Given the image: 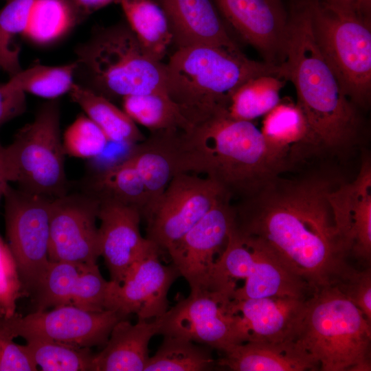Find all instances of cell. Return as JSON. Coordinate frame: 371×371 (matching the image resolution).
<instances>
[{
    "instance_id": "6",
    "label": "cell",
    "mask_w": 371,
    "mask_h": 371,
    "mask_svg": "<svg viewBox=\"0 0 371 371\" xmlns=\"http://www.w3.org/2000/svg\"><path fill=\"white\" fill-rule=\"evenodd\" d=\"M297 343L322 371H370L371 324L336 286L308 299Z\"/></svg>"
},
{
    "instance_id": "42",
    "label": "cell",
    "mask_w": 371,
    "mask_h": 371,
    "mask_svg": "<svg viewBox=\"0 0 371 371\" xmlns=\"http://www.w3.org/2000/svg\"><path fill=\"white\" fill-rule=\"evenodd\" d=\"M75 16L76 24L79 25L89 15L118 0H68Z\"/></svg>"
},
{
    "instance_id": "30",
    "label": "cell",
    "mask_w": 371,
    "mask_h": 371,
    "mask_svg": "<svg viewBox=\"0 0 371 371\" xmlns=\"http://www.w3.org/2000/svg\"><path fill=\"white\" fill-rule=\"evenodd\" d=\"M285 80L271 75L251 78L231 95L225 109L231 118L253 122L267 115L280 102V91Z\"/></svg>"
},
{
    "instance_id": "41",
    "label": "cell",
    "mask_w": 371,
    "mask_h": 371,
    "mask_svg": "<svg viewBox=\"0 0 371 371\" xmlns=\"http://www.w3.org/2000/svg\"><path fill=\"white\" fill-rule=\"evenodd\" d=\"M337 11L371 21V0H320Z\"/></svg>"
},
{
    "instance_id": "33",
    "label": "cell",
    "mask_w": 371,
    "mask_h": 371,
    "mask_svg": "<svg viewBox=\"0 0 371 371\" xmlns=\"http://www.w3.org/2000/svg\"><path fill=\"white\" fill-rule=\"evenodd\" d=\"M75 63L49 66L34 64L23 69L8 81L14 88L26 93L46 98L58 99L69 93L74 82Z\"/></svg>"
},
{
    "instance_id": "13",
    "label": "cell",
    "mask_w": 371,
    "mask_h": 371,
    "mask_svg": "<svg viewBox=\"0 0 371 371\" xmlns=\"http://www.w3.org/2000/svg\"><path fill=\"white\" fill-rule=\"evenodd\" d=\"M228 196L221 198L167 252L190 291L210 289L215 264L225 247L235 212Z\"/></svg>"
},
{
    "instance_id": "15",
    "label": "cell",
    "mask_w": 371,
    "mask_h": 371,
    "mask_svg": "<svg viewBox=\"0 0 371 371\" xmlns=\"http://www.w3.org/2000/svg\"><path fill=\"white\" fill-rule=\"evenodd\" d=\"M226 24L262 56L281 65L286 58L289 11L283 0H213Z\"/></svg>"
},
{
    "instance_id": "9",
    "label": "cell",
    "mask_w": 371,
    "mask_h": 371,
    "mask_svg": "<svg viewBox=\"0 0 371 371\" xmlns=\"http://www.w3.org/2000/svg\"><path fill=\"white\" fill-rule=\"evenodd\" d=\"M7 243L16 260L24 296L35 290L49 264V216L54 199L6 185Z\"/></svg>"
},
{
    "instance_id": "25",
    "label": "cell",
    "mask_w": 371,
    "mask_h": 371,
    "mask_svg": "<svg viewBox=\"0 0 371 371\" xmlns=\"http://www.w3.org/2000/svg\"><path fill=\"white\" fill-rule=\"evenodd\" d=\"M260 131L270 150L289 164L303 147H318L297 104L280 102L265 115Z\"/></svg>"
},
{
    "instance_id": "4",
    "label": "cell",
    "mask_w": 371,
    "mask_h": 371,
    "mask_svg": "<svg viewBox=\"0 0 371 371\" xmlns=\"http://www.w3.org/2000/svg\"><path fill=\"white\" fill-rule=\"evenodd\" d=\"M165 67L166 93L192 125L225 110L247 80L263 75L282 78L279 65L210 45L177 49Z\"/></svg>"
},
{
    "instance_id": "24",
    "label": "cell",
    "mask_w": 371,
    "mask_h": 371,
    "mask_svg": "<svg viewBox=\"0 0 371 371\" xmlns=\"http://www.w3.org/2000/svg\"><path fill=\"white\" fill-rule=\"evenodd\" d=\"M161 317L138 319L135 324L122 319L113 327L103 349L95 354L92 371H144L148 344L159 334Z\"/></svg>"
},
{
    "instance_id": "38",
    "label": "cell",
    "mask_w": 371,
    "mask_h": 371,
    "mask_svg": "<svg viewBox=\"0 0 371 371\" xmlns=\"http://www.w3.org/2000/svg\"><path fill=\"white\" fill-rule=\"evenodd\" d=\"M336 286L362 312L371 324V269L353 268Z\"/></svg>"
},
{
    "instance_id": "16",
    "label": "cell",
    "mask_w": 371,
    "mask_h": 371,
    "mask_svg": "<svg viewBox=\"0 0 371 371\" xmlns=\"http://www.w3.org/2000/svg\"><path fill=\"white\" fill-rule=\"evenodd\" d=\"M155 251L135 262L120 284L110 280L106 309L122 318L131 314L138 319L150 320L168 309V293L180 276L172 264L164 265Z\"/></svg>"
},
{
    "instance_id": "34",
    "label": "cell",
    "mask_w": 371,
    "mask_h": 371,
    "mask_svg": "<svg viewBox=\"0 0 371 371\" xmlns=\"http://www.w3.org/2000/svg\"><path fill=\"white\" fill-rule=\"evenodd\" d=\"M25 348L34 363L45 371H92L95 354L91 348L29 337Z\"/></svg>"
},
{
    "instance_id": "36",
    "label": "cell",
    "mask_w": 371,
    "mask_h": 371,
    "mask_svg": "<svg viewBox=\"0 0 371 371\" xmlns=\"http://www.w3.org/2000/svg\"><path fill=\"white\" fill-rule=\"evenodd\" d=\"M65 154L91 159L102 154L110 142L104 132L85 114L78 115L62 137Z\"/></svg>"
},
{
    "instance_id": "40",
    "label": "cell",
    "mask_w": 371,
    "mask_h": 371,
    "mask_svg": "<svg viewBox=\"0 0 371 371\" xmlns=\"http://www.w3.org/2000/svg\"><path fill=\"white\" fill-rule=\"evenodd\" d=\"M26 106L25 93L14 88L8 82L0 85V128L22 115Z\"/></svg>"
},
{
    "instance_id": "44",
    "label": "cell",
    "mask_w": 371,
    "mask_h": 371,
    "mask_svg": "<svg viewBox=\"0 0 371 371\" xmlns=\"http://www.w3.org/2000/svg\"><path fill=\"white\" fill-rule=\"evenodd\" d=\"M291 1H297V0H291Z\"/></svg>"
},
{
    "instance_id": "45",
    "label": "cell",
    "mask_w": 371,
    "mask_h": 371,
    "mask_svg": "<svg viewBox=\"0 0 371 371\" xmlns=\"http://www.w3.org/2000/svg\"><path fill=\"white\" fill-rule=\"evenodd\" d=\"M5 1H8V0H5Z\"/></svg>"
},
{
    "instance_id": "39",
    "label": "cell",
    "mask_w": 371,
    "mask_h": 371,
    "mask_svg": "<svg viewBox=\"0 0 371 371\" xmlns=\"http://www.w3.org/2000/svg\"><path fill=\"white\" fill-rule=\"evenodd\" d=\"M5 317L0 315V371H35L34 363L25 345L14 342Z\"/></svg>"
},
{
    "instance_id": "12",
    "label": "cell",
    "mask_w": 371,
    "mask_h": 371,
    "mask_svg": "<svg viewBox=\"0 0 371 371\" xmlns=\"http://www.w3.org/2000/svg\"><path fill=\"white\" fill-rule=\"evenodd\" d=\"M4 317L14 338L38 337L84 348L104 346L114 325L124 319L111 310L93 311L69 305Z\"/></svg>"
},
{
    "instance_id": "26",
    "label": "cell",
    "mask_w": 371,
    "mask_h": 371,
    "mask_svg": "<svg viewBox=\"0 0 371 371\" xmlns=\"http://www.w3.org/2000/svg\"><path fill=\"white\" fill-rule=\"evenodd\" d=\"M69 93L109 142L133 146L145 139L135 122L109 99L76 83Z\"/></svg>"
},
{
    "instance_id": "43",
    "label": "cell",
    "mask_w": 371,
    "mask_h": 371,
    "mask_svg": "<svg viewBox=\"0 0 371 371\" xmlns=\"http://www.w3.org/2000/svg\"><path fill=\"white\" fill-rule=\"evenodd\" d=\"M8 183L4 160V146L0 142V201Z\"/></svg>"
},
{
    "instance_id": "2",
    "label": "cell",
    "mask_w": 371,
    "mask_h": 371,
    "mask_svg": "<svg viewBox=\"0 0 371 371\" xmlns=\"http://www.w3.org/2000/svg\"><path fill=\"white\" fill-rule=\"evenodd\" d=\"M180 173L202 174L229 197L259 192L288 168L268 147L253 122L229 117L222 110L177 135Z\"/></svg>"
},
{
    "instance_id": "35",
    "label": "cell",
    "mask_w": 371,
    "mask_h": 371,
    "mask_svg": "<svg viewBox=\"0 0 371 371\" xmlns=\"http://www.w3.org/2000/svg\"><path fill=\"white\" fill-rule=\"evenodd\" d=\"M76 25L68 0H36L24 36L44 44L55 41Z\"/></svg>"
},
{
    "instance_id": "19",
    "label": "cell",
    "mask_w": 371,
    "mask_h": 371,
    "mask_svg": "<svg viewBox=\"0 0 371 371\" xmlns=\"http://www.w3.org/2000/svg\"><path fill=\"white\" fill-rule=\"evenodd\" d=\"M98 219L100 256L111 280L120 284L130 268L155 251L157 246L139 231L140 212L111 199H99Z\"/></svg>"
},
{
    "instance_id": "17",
    "label": "cell",
    "mask_w": 371,
    "mask_h": 371,
    "mask_svg": "<svg viewBox=\"0 0 371 371\" xmlns=\"http://www.w3.org/2000/svg\"><path fill=\"white\" fill-rule=\"evenodd\" d=\"M110 282L103 278L97 263L49 261L30 295L35 311L69 305L101 311L106 310Z\"/></svg>"
},
{
    "instance_id": "11",
    "label": "cell",
    "mask_w": 371,
    "mask_h": 371,
    "mask_svg": "<svg viewBox=\"0 0 371 371\" xmlns=\"http://www.w3.org/2000/svg\"><path fill=\"white\" fill-rule=\"evenodd\" d=\"M231 300V295L224 291H190L188 297L161 316L159 334L186 338L220 351L243 343L238 315L232 311Z\"/></svg>"
},
{
    "instance_id": "32",
    "label": "cell",
    "mask_w": 371,
    "mask_h": 371,
    "mask_svg": "<svg viewBox=\"0 0 371 371\" xmlns=\"http://www.w3.org/2000/svg\"><path fill=\"white\" fill-rule=\"evenodd\" d=\"M35 1L8 0L0 9V68L10 78L23 69L19 38L27 30Z\"/></svg>"
},
{
    "instance_id": "1",
    "label": "cell",
    "mask_w": 371,
    "mask_h": 371,
    "mask_svg": "<svg viewBox=\"0 0 371 371\" xmlns=\"http://www.w3.org/2000/svg\"><path fill=\"white\" fill-rule=\"evenodd\" d=\"M324 178L276 177L234 206L235 229L258 241L313 292L336 286L355 267L337 232Z\"/></svg>"
},
{
    "instance_id": "8",
    "label": "cell",
    "mask_w": 371,
    "mask_h": 371,
    "mask_svg": "<svg viewBox=\"0 0 371 371\" xmlns=\"http://www.w3.org/2000/svg\"><path fill=\"white\" fill-rule=\"evenodd\" d=\"M315 43L344 93L359 109L371 100V21L308 0Z\"/></svg>"
},
{
    "instance_id": "37",
    "label": "cell",
    "mask_w": 371,
    "mask_h": 371,
    "mask_svg": "<svg viewBox=\"0 0 371 371\" xmlns=\"http://www.w3.org/2000/svg\"><path fill=\"white\" fill-rule=\"evenodd\" d=\"M23 296L16 260L0 234V315L6 317L13 315L17 300Z\"/></svg>"
},
{
    "instance_id": "5",
    "label": "cell",
    "mask_w": 371,
    "mask_h": 371,
    "mask_svg": "<svg viewBox=\"0 0 371 371\" xmlns=\"http://www.w3.org/2000/svg\"><path fill=\"white\" fill-rule=\"evenodd\" d=\"M74 54L75 83L111 101L166 92L165 63L146 53L125 19L94 27Z\"/></svg>"
},
{
    "instance_id": "10",
    "label": "cell",
    "mask_w": 371,
    "mask_h": 371,
    "mask_svg": "<svg viewBox=\"0 0 371 371\" xmlns=\"http://www.w3.org/2000/svg\"><path fill=\"white\" fill-rule=\"evenodd\" d=\"M225 196L228 195L205 177L177 174L145 217L146 238L159 251H168Z\"/></svg>"
},
{
    "instance_id": "7",
    "label": "cell",
    "mask_w": 371,
    "mask_h": 371,
    "mask_svg": "<svg viewBox=\"0 0 371 371\" xmlns=\"http://www.w3.org/2000/svg\"><path fill=\"white\" fill-rule=\"evenodd\" d=\"M60 115L58 100H48L34 120L16 132L12 142L4 146L8 182L51 199L67 192Z\"/></svg>"
},
{
    "instance_id": "23",
    "label": "cell",
    "mask_w": 371,
    "mask_h": 371,
    "mask_svg": "<svg viewBox=\"0 0 371 371\" xmlns=\"http://www.w3.org/2000/svg\"><path fill=\"white\" fill-rule=\"evenodd\" d=\"M180 130L151 131L131 148L126 159L141 176L148 194L145 218L159 202L172 178L180 173L177 134Z\"/></svg>"
},
{
    "instance_id": "29",
    "label": "cell",
    "mask_w": 371,
    "mask_h": 371,
    "mask_svg": "<svg viewBox=\"0 0 371 371\" xmlns=\"http://www.w3.org/2000/svg\"><path fill=\"white\" fill-rule=\"evenodd\" d=\"M122 101L123 111L150 131H186L193 126L166 92L129 95Z\"/></svg>"
},
{
    "instance_id": "22",
    "label": "cell",
    "mask_w": 371,
    "mask_h": 371,
    "mask_svg": "<svg viewBox=\"0 0 371 371\" xmlns=\"http://www.w3.org/2000/svg\"><path fill=\"white\" fill-rule=\"evenodd\" d=\"M216 364L234 371L319 370V363L296 340L249 341L228 346Z\"/></svg>"
},
{
    "instance_id": "31",
    "label": "cell",
    "mask_w": 371,
    "mask_h": 371,
    "mask_svg": "<svg viewBox=\"0 0 371 371\" xmlns=\"http://www.w3.org/2000/svg\"><path fill=\"white\" fill-rule=\"evenodd\" d=\"M215 364L210 348L186 338L164 335L156 353L149 357L144 371H205Z\"/></svg>"
},
{
    "instance_id": "28",
    "label": "cell",
    "mask_w": 371,
    "mask_h": 371,
    "mask_svg": "<svg viewBox=\"0 0 371 371\" xmlns=\"http://www.w3.org/2000/svg\"><path fill=\"white\" fill-rule=\"evenodd\" d=\"M98 199H111L137 209L143 216L148 203L144 181L127 159L96 173L85 191Z\"/></svg>"
},
{
    "instance_id": "14",
    "label": "cell",
    "mask_w": 371,
    "mask_h": 371,
    "mask_svg": "<svg viewBox=\"0 0 371 371\" xmlns=\"http://www.w3.org/2000/svg\"><path fill=\"white\" fill-rule=\"evenodd\" d=\"M100 201L83 192L54 199L49 216V261L97 263L100 256Z\"/></svg>"
},
{
    "instance_id": "20",
    "label": "cell",
    "mask_w": 371,
    "mask_h": 371,
    "mask_svg": "<svg viewBox=\"0 0 371 371\" xmlns=\"http://www.w3.org/2000/svg\"><path fill=\"white\" fill-rule=\"evenodd\" d=\"M308 298L278 296L232 299L230 306L238 315L245 342H282L296 340Z\"/></svg>"
},
{
    "instance_id": "3",
    "label": "cell",
    "mask_w": 371,
    "mask_h": 371,
    "mask_svg": "<svg viewBox=\"0 0 371 371\" xmlns=\"http://www.w3.org/2000/svg\"><path fill=\"white\" fill-rule=\"evenodd\" d=\"M289 16L280 76L293 83L297 105L317 146L335 152L346 150L356 144L363 133L359 109L344 93L315 43L308 0L291 1Z\"/></svg>"
},
{
    "instance_id": "21",
    "label": "cell",
    "mask_w": 371,
    "mask_h": 371,
    "mask_svg": "<svg viewBox=\"0 0 371 371\" xmlns=\"http://www.w3.org/2000/svg\"><path fill=\"white\" fill-rule=\"evenodd\" d=\"M164 11L177 49L210 45L242 54L213 0H154Z\"/></svg>"
},
{
    "instance_id": "18",
    "label": "cell",
    "mask_w": 371,
    "mask_h": 371,
    "mask_svg": "<svg viewBox=\"0 0 371 371\" xmlns=\"http://www.w3.org/2000/svg\"><path fill=\"white\" fill-rule=\"evenodd\" d=\"M337 232L350 256L362 267L371 261V161L361 159L356 178L328 194Z\"/></svg>"
},
{
    "instance_id": "27",
    "label": "cell",
    "mask_w": 371,
    "mask_h": 371,
    "mask_svg": "<svg viewBox=\"0 0 371 371\" xmlns=\"http://www.w3.org/2000/svg\"><path fill=\"white\" fill-rule=\"evenodd\" d=\"M117 3L146 53L161 61L172 43V34L161 7L154 0H118Z\"/></svg>"
}]
</instances>
